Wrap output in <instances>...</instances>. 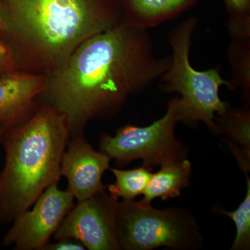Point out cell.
<instances>
[{"label": "cell", "mask_w": 250, "mask_h": 250, "mask_svg": "<svg viewBox=\"0 0 250 250\" xmlns=\"http://www.w3.org/2000/svg\"><path fill=\"white\" fill-rule=\"evenodd\" d=\"M18 70V62L14 49L0 38V77Z\"/></svg>", "instance_id": "obj_18"}, {"label": "cell", "mask_w": 250, "mask_h": 250, "mask_svg": "<svg viewBox=\"0 0 250 250\" xmlns=\"http://www.w3.org/2000/svg\"><path fill=\"white\" fill-rule=\"evenodd\" d=\"M110 161L105 153L95 150L84 136L70 137L61 166L62 177L67 179L66 190L77 202L106 190L102 179L109 170Z\"/></svg>", "instance_id": "obj_9"}, {"label": "cell", "mask_w": 250, "mask_h": 250, "mask_svg": "<svg viewBox=\"0 0 250 250\" xmlns=\"http://www.w3.org/2000/svg\"><path fill=\"white\" fill-rule=\"evenodd\" d=\"M9 30L6 17H5L4 8L0 4V34H4Z\"/></svg>", "instance_id": "obj_20"}, {"label": "cell", "mask_w": 250, "mask_h": 250, "mask_svg": "<svg viewBox=\"0 0 250 250\" xmlns=\"http://www.w3.org/2000/svg\"><path fill=\"white\" fill-rule=\"evenodd\" d=\"M217 135L226 138L227 145L238 165L250 163V106L232 107L231 104L223 112L215 115Z\"/></svg>", "instance_id": "obj_12"}, {"label": "cell", "mask_w": 250, "mask_h": 250, "mask_svg": "<svg viewBox=\"0 0 250 250\" xmlns=\"http://www.w3.org/2000/svg\"><path fill=\"white\" fill-rule=\"evenodd\" d=\"M231 38L250 36V0H225Z\"/></svg>", "instance_id": "obj_17"}, {"label": "cell", "mask_w": 250, "mask_h": 250, "mask_svg": "<svg viewBox=\"0 0 250 250\" xmlns=\"http://www.w3.org/2000/svg\"><path fill=\"white\" fill-rule=\"evenodd\" d=\"M170 62L156 54L147 30L121 22L82 42L48 77L41 97L66 117L70 137L84 136L89 122L115 116L129 96L159 80Z\"/></svg>", "instance_id": "obj_1"}, {"label": "cell", "mask_w": 250, "mask_h": 250, "mask_svg": "<svg viewBox=\"0 0 250 250\" xmlns=\"http://www.w3.org/2000/svg\"><path fill=\"white\" fill-rule=\"evenodd\" d=\"M55 243L49 242L43 250H84L85 248L78 240L64 238L55 240Z\"/></svg>", "instance_id": "obj_19"}, {"label": "cell", "mask_w": 250, "mask_h": 250, "mask_svg": "<svg viewBox=\"0 0 250 250\" xmlns=\"http://www.w3.org/2000/svg\"><path fill=\"white\" fill-rule=\"evenodd\" d=\"M70 138L66 117L38 104L21 124L5 130V164L0 172V223H11L60 181L62 156Z\"/></svg>", "instance_id": "obj_3"}, {"label": "cell", "mask_w": 250, "mask_h": 250, "mask_svg": "<svg viewBox=\"0 0 250 250\" xmlns=\"http://www.w3.org/2000/svg\"><path fill=\"white\" fill-rule=\"evenodd\" d=\"M5 1H6V2H8V1H9L10 0H5Z\"/></svg>", "instance_id": "obj_22"}, {"label": "cell", "mask_w": 250, "mask_h": 250, "mask_svg": "<svg viewBox=\"0 0 250 250\" xmlns=\"http://www.w3.org/2000/svg\"><path fill=\"white\" fill-rule=\"evenodd\" d=\"M197 22V18L191 16L169 34L171 62L159 79V88L165 93L179 94L180 122L191 126L203 123L217 135L215 115L223 113L230 104L220 99L219 90L222 85L231 90V85L222 77L220 67L199 71L192 66L189 54Z\"/></svg>", "instance_id": "obj_4"}, {"label": "cell", "mask_w": 250, "mask_h": 250, "mask_svg": "<svg viewBox=\"0 0 250 250\" xmlns=\"http://www.w3.org/2000/svg\"><path fill=\"white\" fill-rule=\"evenodd\" d=\"M6 34L16 58L51 76L87 39L122 22L115 0H10Z\"/></svg>", "instance_id": "obj_2"}, {"label": "cell", "mask_w": 250, "mask_h": 250, "mask_svg": "<svg viewBox=\"0 0 250 250\" xmlns=\"http://www.w3.org/2000/svg\"><path fill=\"white\" fill-rule=\"evenodd\" d=\"M228 60L231 70V90H241L245 103L250 100V36L231 38Z\"/></svg>", "instance_id": "obj_14"}, {"label": "cell", "mask_w": 250, "mask_h": 250, "mask_svg": "<svg viewBox=\"0 0 250 250\" xmlns=\"http://www.w3.org/2000/svg\"><path fill=\"white\" fill-rule=\"evenodd\" d=\"M75 197L54 184L28 209L15 219L4 238L5 246L17 250H43L63 219L74 207Z\"/></svg>", "instance_id": "obj_8"}, {"label": "cell", "mask_w": 250, "mask_h": 250, "mask_svg": "<svg viewBox=\"0 0 250 250\" xmlns=\"http://www.w3.org/2000/svg\"><path fill=\"white\" fill-rule=\"evenodd\" d=\"M247 179L246 195L244 200L233 211L218 208L220 215H225L233 220L236 228V234L231 250L250 249V179L249 172H244Z\"/></svg>", "instance_id": "obj_16"}, {"label": "cell", "mask_w": 250, "mask_h": 250, "mask_svg": "<svg viewBox=\"0 0 250 250\" xmlns=\"http://www.w3.org/2000/svg\"><path fill=\"white\" fill-rule=\"evenodd\" d=\"M197 0H125L122 22L147 30L175 17Z\"/></svg>", "instance_id": "obj_11"}, {"label": "cell", "mask_w": 250, "mask_h": 250, "mask_svg": "<svg viewBox=\"0 0 250 250\" xmlns=\"http://www.w3.org/2000/svg\"><path fill=\"white\" fill-rule=\"evenodd\" d=\"M152 169L146 165L131 170L110 167L116 182L107 186L108 192L117 199L134 200L146 191L153 174Z\"/></svg>", "instance_id": "obj_15"}, {"label": "cell", "mask_w": 250, "mask_h": 250, "mask_svg": "<svg viewBox=\"0 0 250 250\" xmlns=\"http://www.w3.org/2000/svg\"><path fill=\"white\" fill-rule=\"evenodd\" d=\"M117 228L121 250L202 249L203 235L196 219L182 207L154 208L134 200L118 202Z\"/></svg>", "instance_id": "obj_5"}, {"label": "cell", "mask_w": 250, "mask_h": 250, "mask_svg": "<svg viewBox=\"0 0 250 250\" xmlns=\"http://www.w3.org/2000/svg\"><path fill=\"white\" fill-rule=\"evenodd\" d=\"M6 128L4 127V126H1L0 125V143H1V140H2L3 134H4L5 130H6Z\"/></svg>", "instance_id": "obj_21"}, {"label": "cell", "mask_w": 250, "mask_h": 250, "mask_svg": "<svg viewBox=\"0 0 250 250\" xmlns=\"http://www.w3.org/2000/svg\"><path fill=\"white\" fill-rule=\"evenodd\" d=\"M191 177L192 164L187 159L161 166L160 170L152 174L140 201L151 204L156 199L166 201L180 196L182 190L190 185Z\"/></svg>", "instance_id": "obj_13"}, {"label": "cell", "mask_w": 250, "mask_h": 250, "mask_svg": "<svg viewBox=\"0 0 250 250\" xmlns=\"http://www.w3.org/2000/svg\"><path fill=\"white\" fill-rule=\"evenodd\" d=\"M180 123L179 97L167 104L162 118L147 126L127 125L118 129L113 136H100V149L116 161L119 167L135 160L152 167L187 159L188 147L175 136V127Z\"/></svg>", "instance_id": "obj_6"}, {"label": "cell", "mask_w": 250, "mask_h": 250, "mask_svg": "<svg viewBox=\"0 0 250 250\" xmlns=\"http://www.w3.org/2000/svg\"><path fill=\"white\" fill-rule=\"evenodd\" d=\"M106 190L74 205L54 233V239L75 238L88 250H121L117 228L119 201Z\"/></svg>", "instance_id": "obj_7"}, {"label": "cell", "mask_w": 250, "mask_h": 250, "mask_svg": "<svg viewBox=\"0 0 250 250\" xmlns=\"http://www.w3.org/2000/svg\"><path fill=\"white\" fill-rule=\"evenodd\" d=\"M44 74L15 71L0 77V125L6 129L27 120L47 88Z\"/></svg>", "instance_id": "obj_10"}]
</instances>
